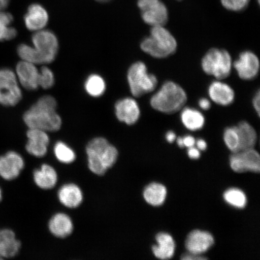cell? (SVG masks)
<instances>
[{
    "instance_id": "obj_1",
    "label": "cell",
    "mask_w": 260,
    "mask_h": 260,
    "mask_svg": "<svg viewBox=\"0 0 260 260\" xmlns=\"http://www.w3.org/2000/svg\"><path fill=\"white\" fill-rule=\"evenodd\" d=\"M32 46L19 45L17 53L22 60L35 64L50 63L57 56L58 42L53 32L41 30L35 32L31 38Z\"/></svg>"
},
{
    "instance_id": "obj_2",
    "label": "cell",
    "mask_w": 260,
    "mask_h": 260,
    "mask_svg": "<svg viewBox=\"0 0 260 260\" xmlns=\"http://www.w3.org/2000/svg\"><path fill=\"white\" fill-rule=\"evenodd\" d=\"M56 108L57 102L53 96H42L24 113V121L28 128L57 132L62 122Z\"/></svg>"
},
{
    "instance_id": "obj_3",
    "label": "cell",
    "mask_w": 260,
    "mask_h": 260,
    "mask_svg": "<svg viewBox=\"0 0 260 260\" xmlns=\"http://www.w3.org/2000/svg\"><path fill=\"white\" fill-rule=\"evenodd\" d=\"M187 95L183 87L174 81L165 82L150 100L152 108L158 112L173 114L183 109Z\"/></svg>"
},
{
    "instance_id": "obj_4",
    "label": "cell",
    "mask_w": 260,
    "mask_h": 260,
    "mask_svg": "<svg viewBox=\"0 0 260 260\" xmlns=\"http://www.w3.org/2000/svg\"><path fill=\"white\" fill-rule=\"evenodd\" d=\"M177 42L164 26L151 27L150 35L141 44L142 50L152 57L165 58L172 56L177 49Z\"/></svg>"
},
{
    "instance_id": "obj_5",
    "label": "cell",
    "mask_w": 260,
    "mask_h": 260,
    "mask_svg": "<svg viewBox=\"0 0 260 260\" xmlns=\"http://www.w3.org/2000/svg\"><path fill=\"white\" fill-rule=\"evenodd\" d=\"M230 54L225 50L211 48L202 59V68L205 73L221 80L230 76L233 68Z\"/></svg>"
},
{
    "instance_id": "obj_6",
    "label": "cell",
    "mask_w": 260,
    "mask_h": 260,
    "mask_svg": "<svg viewBox=\"0 0 260 260\" xmlns=\"http://www.w3.org/2000/svg\"><path fill=\"white\" fill-rule=\"evenodd\" d=\"M127 80L130 91L135 97H141L152 92L158 84L157 77L148 73L147 67L142 61L133 63L129 67Z\"/></svg>"
},
{
    "instance_id": "obj_7",
    "label": "cell",
    "mask_w": 260,
    "mask_h": 260,
    "mask_svg": "<svg viewBox=\"0 0 260 260\" xmlns=\"http://www.w3.org/2000/svg\"><path fill=\"white\" fill-rule=\"evenodd\" d=\"M22 92L15 73L8 68L0 69V104L15 106L22 99Z\"/></svg>"
},
{
    "instance_id": "obj_8",
    "label": "cell",
    "mask_w": 260,
    "mask_h": 260,
    "mask_svg": "<svg viewBox=\"0 0 260 260\" xmlns=\"http://www.w3.org/2000/svg\"><path fill=\"white\" fill-rule=\"evenodd\" d=\"M138 6L141 16L146 24L165 26L169 19L168 10L161 0H138Z\"/></svg>"
},
{
    "instance_id": "obj_9",
    "label": "cell",
    "mask_w": 260,
    "mask_h": 260,
    "mask_svg": "<svg viewBox=\"0 0 260 260\" xmlns=\"http://www.w3.org/2000/svg\"><path fill=\"white\" fill-rule=\"evenodd\" d=\"M230 162L231 168L237 173L246 172L255 173L259 172V154L254 148L233 152Z\"/></svg>"
},
{
    "instance_id": "obj_10",
    "label": "cell",
    "mask_w": 260,
    "mask_h": 260,
    "mask_svg": "<svg viewBox=\"0 0 260 260\" xmlns=\"http://www.w3.org/2000/svg\"><path fill=\"white\" fill-rule=\"evenodd\" d=\"M110 143L105 138H96L88 143L86 146L87 164L89 170L99 176L106 173L107 170L102 164V156Z\"/></svg>"
},
{
    "instance_id": "obj_11",
    "label": "cell",
    "mask_w": 260,
    "mask_h": 260,
    "mask_svg": "<svg viewBox=\"0 0 260 260\" xmlns=\"http://www.w3.org/2000/svg\"><path fill=\"white\" fill-rule=\"evenodd\" d=\"M240 79L251 80L258 76L259 71L258 57L251 51H245L239 54L238 59L233 63Z\"/></svg>"
},
{
    "instance_id": "obj_12",
    "label": "cell",
    "mask_w": 260,
    "mask_h": 260,
    "mask_svg": "<svg viewBox=\"0 0 260 260\" xmlns=\"http://www.w3.org/2000/svg\"><path fill=\"white\" fill-rule=\"evenodd\" d=\"M22 156L15 151H9L0 156V177L12 181L19 177L24 168Z\"/></svg>"
},
{
    "instance_id": "obj_13",
    "label": "cell",
    "mask_w": 260,
    "mask_h": 260,
    "mask_svg": "<svg viewBox=\"0 0 260 260\" xmlns=\"http://www.w3.org/2000/svg\"><path fill=\"white\" fill-rule=\"evenodd\" d=\"M27 143L26 151L35 157H42L47 154L50 138L47 132L43 130L28 128L27 132Z\"/></svg>"
},
{
    "instance_id": "obj_14",
    "label": "cell",
    "mask_w": 260,
    "mask_h": 260,
    "mask_svg": "<svg viewBox=\"0 0 260 260\" xmlns=\"http://www.w3.org/2000/svg\"><path fill=\"white\" fill-rule=\"evenodd\" d=\"M15 74L19 83L25 89L34 90L38 88L40 71L37 64L21 60L16 65Z\"/></svg>"
},
{
    "instance_id": "obj_15",
    "label": "cell",
    "mask_w": 260,
    "mask_h": 260,
    "mask_svg": "<svg viewBox=\"0 0 260 260\" xmlns=\"http://www.w3.org/2000/svg\"><path fill=\"white\" fill-rule=\"evenodd\" d=\"M115 113L119 121L132 125L137 122L141 116V110L136 101L132 98H125L115 105Z\"/></svg>"
},
{
    "instance_id": "obj_16",
    "label": "cell",
    "mask_w": 260,
    "mask_h": 260,
    "mask_svg": "<svg viewBox=\"0 0 260 260\" xmlns=\"http://www.w3.org/2000/svg\"><path fill=\"white\" fill-rule=\"evenodd\" d=\"M214 240L210 233L194 230L187 236L185 246L188 252L202 255L214 245Z\"/></svg>"
},
{
    "instance_id": "obj_17",
    "label": "cell",
    "mask_w": 260,
    "mask_h": 260,
    "mask_svg": "<svg viewBox=\"0 0 260 260\" xmlns=\"http://www.w3.org/2000/svg\"><path fill=\"white\" fill-rule=\"evenodd\" d=\"M49 16L46 9L37 3L29 6L27 12L24 16V22L28 30L38 31L46 27Z\"/></svg>"
},
{
    "instance_id": "obj_18",
    "label": "cell",
    "mask_w": 260,
    "mask_h": 260,
    "mask_svg": "<svg viewBox=\"0 0 260 260\" xmlns=\"http://www.w3.org/2000/svg\"><path fill=\"white\" fill-rule=\"evenodd\" d=\"M208 92L210 99L219 106L232 105L235 99V91L232 87L219 80L210 84Z\"/></svg>"
},
{
    "instance_id": "obj_19",
    "label": "cell",
    "mask_w": 260,
    "mask_h": 260,
    "mask_svg": "<svg viewBox=\"0 0 260 260\" xmlns=\"http://www.w3.org/2000/svg\"><path fill=\"white\" fill-rule=\"evenodd\" d=\"M21 243L15 233L7 229H0V259L12 258L18 254Z\"/></svg>"
},
{
    "instance_id": "obj_20",
    "label": "cell",
    "mask_w": 260,
    "mask_h": 260,
    "mask_svg": "<svg viewBox=\"0 0 260 260\" xmlns=\"http://www.w3.org/2000/svg\"><path fill=\"white\" fill-rule=\"evenodd\" d=\"M48 229L54 236L63 239L72 234L74 224L72 219L67 214L58 213L49 221Z\"/></svg>"
},
{
    "instance_id": "obj_21",
    "label": "cell",
    "mask_w": 260,
    "mask_h": 260,
    "mask_svg": "<svg viewBox=\"0 0 260 260\" xmlns=\"http://www.w3.org/2000/svg\"><path fill=\"white\" fill-rule=\"evenodd\" d=\"M58 198L64 207L74 209L80 206L83 200V194L77 184H64L58 191Z\"/></svg>"
},
{
    "instance_id": "obj_22",
    "label": "cell",
    "mask_w": 260,
    "mask_h": 260,
    "mask_svg": "<svg viewBox=\"0 0 260 260\" xmlns=\"http://www.w3.org/2000/svg\"><path fill=\"white\" fill-rule=\"evenodd\" d=\"M34 179L38 187L42 189L48 190L56 186L58 175L56 171L51 166L44 164L40 170L34 171Z\"/></svg>"
},
{
    "instance_id": "obj_23",
    "label": "cell",
    "mask_w": 260,
    "mask_h": 260,
    "mask_svg": "<svg viewBox=\"0 0 260 260\" xmlns=\"http://www.w3.org/2000/svg\"><path fill=\"white\" fill-rule=\"evenodd\" d=\"M157 245L152 246V252L156 257L168 259L174 255L175 244L174 239L169 234L160 233L156 236Z\"/></svg>"
},
{
    "instance_id": "obj_24",
    "label": "cell",
    "mask_w": 260,
    "mask_h": 260,
    "mask_svg": "<svg viewBox=\"0 0 260 260\" xmlns=\"http://www.w3.org/2000/svg\"><path fill=\"white\" fill-rule=\"evenodd\" d=\"M236 127L239 136V151L254 148L257 135L253 126L248 122L242 121Z\"/></svg>"
},
{
    "instance_id": "obj_25",
    "label": "cell",
    "mask_w": 260,
    "mask_h": 260,
    "mask_svg": "<svg viewBox=\"0 0 260 260\" xmlns=\"http://www.w3.org/2000/svg\"><path fill=\"white\" fill-rule=\"evenodd\" d=\"M167 195V188L160 183L149 184L144 191L145 200L152 206H161L164 203Z\"/></svg>"
},
{
    "instance_id": "obj_26",
    "label": "cell",
    "mask_w": 260,
    "mask_h": 260,
    "mask_svg": "<svg viewBox=\"0 0 260 260\" xmlns=\"http://www.w3.org/2000/svg\"><path fill=\"white\" fill-rule=\"evenodd\" d=\"M181 120L183 125L191 131L203 128L205 123L204 116L198 110L186 107L182 110Z\"/></svg>"
},
{
    "instance_id": "obj_27",
    "label": "cell",
    "mask_w": 260,
    "mask_h": 260,
    "mask_svg": "<svg viewBox=\"0 0 260 260\" xmlns=\"http://www.w3.org/2000/svg\"><path fill=\"white\" fill-rule=\"evenodd\" d=\"M14 21L13 16L8 12L0 11V41L13 40L17 35V31L11 27Z\"/></svg>"
},
{
    "instance_id": "obj_28",
    "label": "cell",
    "mask_w": 260,
    "mask_h": 260,
    "mask_svg": "<svg viewBox=\"0 0 260 260\" xmlns=\"http://www.w3.org/2000/svg\"><path fill=\"white\" fill-rule=\"evenodd\" d=\"M84 88L91 96L99 97L105 92L106 84L102 77L97 74H92L87 77Z\"/></svg>"
},
{
    "instance_id": "obj_29",
    "label": "cell",
    "mask_w": 260,
    "mask_h": 260,
    "mask_svg": "<svg viewBox=\"0 0 260 260\" xmlns=\"http://www.w3.org/2000/svg\"><path fill=\"white\" fill-rule=\"evenodd\" d=\"M224 200L233 207L243 209L246 206L247 198L245 193L239 188H232L223 194Z\"/></svg>"
},
{
    "instance_id": "obj_30",
    "label": "cell",
    "mask_w": 260,
    "mask_h": 260,
    "mask_svg": "<svg viewBox=\"0 0 260 260\" xmlns=\"http://www.w3.org/2000/svg\"><path fill=\"white\" fill-rule=\"evenodd\" d=\"M54 152L57 160L62 164H70L76 160L73 149L63 142H58L54 146Z\"/></svg>"
},
{
    "instance_id": "obj_31",
    "label": "cell",
    "mask_w": 260,
    "mask_h": 260,
    "mask_svg": "<svg viewBox=\"0 0 260 260\" xmlns=\"http://www.w3.org/2000/svg\"><path fill=\"white\" fill-rule=\"evenodd\" d=\"M223 139L225 144L232 152L239 151V140L236 126L226 128L223 133Z\"/></svg>"
},
{
    "instance_id": "obj_32",
    "label": "cell",
    "mask_w": 260,
    "mask_h": 260,
    "mask_svg": "<svg viewBox=\"0 0 260 260\" xmlns=\"http://www.w3.org/2000/svg\"><path fill=\"white\" fill-rule=\"evenodd\" d=\"M39 87L47 89L53 87L54 84V76L50 68L43 67L41 68L39 74Z\"/></svg>"
},
{
    "instance_id": "obj_33",
    "label": "cell",
    "mask_w": 260,
    "mask_h": 260,
    "mask_svg": "<svg viewBox=\"0 0 260 260\" xmlns=\"http://www.w3.org/2000/svg\"><path fill=\"white\" fill-rule=\"evenodd\" d=\"M224 8L233 12H241L246 9L250 0H220Z\"/></svg>"
},
{
    "instance_id": "obj_34",
    "label": "cell",
    "mask_w": 260,
    "mask_h": 260,
    "mask_svg": "<svg viewBox=\"0 0 260 260\" xmlns=\"http://www.w3.org/2000/svg\"><path fill=\"white\" fill-rule=\"evenodd\" d=\"M252 105L258 116L260 115V92L258 90L252 100Z\"/></svg>"
},
{
    "instance_id": "obj_35",
    "label": "cell",
    "mask_w": 260,
    "mask_h": 260,
    "mask_svg": "<svg viewBox=\"0 0 260 260\" xmlns=\"http://www.w3.org/2000/svg\"><path fill=\"white\" fill-rule=\"evenodd\" d=\"M207 257L202 256V255L194 254V253L188 252L181 256V259L183 260H205Z\"/></svg>"
},
{
    "instance_id": "obj_36",
    "label": "cell",
    "mask_w": 260,
    "mask_h": 260,
    "mask_svg": "<svg viewBox=\"0 0 260 260\" xmlns=\"http://www.w3.org/2000/svg\"><path fill=\"white\" fill-rule=\"evenodd\" d=\"M183 140L184 146H186V147L188 148L193 147L195 144V142H196L194 138L191 136H187L186 137L183 138Z\"/></svg>"
},
{
    "instance_id": "obj_37",
    "label": "cell",
    "mask_w": 260,
    "mask_h": 260,
    "mask_svg": "<svg viewBox=\"0 0 260 260\" xmlns=\"http://www.w3.org/2000/svg\"><path fill=\"white\" fill-rule=\"evenodd\" d=\"M188 155L192 159H198L200 157V152L198 149L193 147L189 148L188 151Z\"/></svg>"
},
{
    "instance_id": "obj_38",
    "label": "cell",
    "mask_w": 260,
    "mask_h": 260,
    "mask_svg": "<svg viewBox=\"0 0 260 260\" xmlns=\"http://www.w3.org/2000/svg\"><path fill=\"white\" fill-rule=\"evenodd\" d=\"M198 104H199V106L201 108L204 110H209L211 107L210 101L206 99H200Z\"/></svg>"
},
{
    "instance_id": "obj_39",
    "label": "cell",
    "mask_w": 260,
    "mask_h": 260,
    "mask_svg": "<svg viewBox=\"0 0 260 260\" xmlns=\"http://www.w3.org/2000/svg\"><path fill=\"white\" fill-rule=\"evenodd\" d=\"M197 145L198 149L200 150H205L207 148L206 142L204 141L203 139H199L197 142Z\"/></svg>"
},
{
    "instance_id": "obj_40",
    "label": "cell",
    "mask_w": 260,
    "mask_h": 260,
    "mask_svg": "<svg viewBox=\"0 0 260 260\" xmlns=\"http://www.w3.org/2000/svg\"><path fill=\"white\" fill-rule=\"evenodd\" d=\"M166 138H167L168 142L172 143L176 138V135H175L173 132H169L167 133V136H166Z\"/></svg>"
},
{
    "instance_id": "obj_41",
    "label": "cell",
    "mask_w": 260,
    "mask_h": 260,
    "mask_svg": "<svg viewBox=\"0 0 260 260\" xmlns=\"http://www.w3.org/2000/svg\"><path fill=\"white\" fill-rule=\"evenodd\" d=\"M9 0H0V11H4L8 7Z\"/></svg>"
},
{
    "instance_id": "obj_42",
    "label": "cell",
    "mask_w": 260,
    "mask_h": 260,
    "mask_svg": "<svg viewBox=\"0 0 260 260\" xmlns=\"http://www.w3.org/2000/svg\"><path fill=\"white\" fill-rule=\"evenodd\" d=\"M177 144L179 146H180V147L183 148L184 147V144H183V138H179L177 139Z\"/></svg>"
},
{
    "instance_id": "obj_43",
    "label": "cell",
    "mask_w": 260,
    "mask_h": 260,
    "mask_svg": "<svg viewBox=\"0 0 260 260\" xmlns=\"http://www.w3.org/2000/svg\"><path fill=\"white\" fill-rule=\"evenodd\" d=\"M95 1L100 2V3H107V2L112 1V0H95Z\"/></svg>"
},
{
    "instance_id": "obj_44",
    "label": "cell",
    "mask_w": 260,
    "mask_h": 260,
    "mask_svg": "<svg viewBox=\"0 0 260 260\" xmlns=\"http://www.w3.org/2000/svg\"><path fill=\"white\" fill-rule=\"evenodd\" d=\"M3 198V191L1 187H0V202H1Z\"/></svg>"
}]
</instances>
